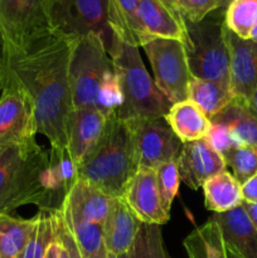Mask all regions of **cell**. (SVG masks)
I'll return each mask as SVG.
<instances>
[{"mask_svg": "<svg viewBox=\"0 0 257 258\" xmlns=\"http://www.w3.org/2000/svg\"><path fill=\"white\" fill-rule=\"evenodd\" d=\"M76 38L47 30L18 48H3V76L32 100L38 134L54 151H67V122L72 111L68 70Z\"/></svg>", "mask_w": 257, "mask_h": 258, "instance_id": "cell-1", "label": "cell"}, {"mask_svg": "<svg viewBox=\"0 0 257 258\" xmlns=\"http://www.w3.org/2000/svg\"><path fill=\"white\" fill-rule=\"evenodd\" d=\"M68 83L72 110L91 108L110 118L122 103L112 59L95 33L76 39Z\"/></svg>", "mask_w": 257, "mask_h": 258, "instance_id": "cell-2", "label": "cell"}, {"mask_svg": "<svg viewBox=\"0 0 257 258\" xmlns=\"http://www.w3.org/2000/svg\"><path fill=\"white\" fill-rule=\"evenodd\" d=\"M138 170L130 122L112 115L97 145L76 169V176L111 198H121Z\"/></svg>", "mask_w": 257, "mask_h": 258, "instance_id": "cell-3", "label": "cell"}, {"mask_svg": "<svg viewBox=\"0 0 257 258\" xmlns=\"http://www.w3.org/2000/svg\"><path fill=\"white\" fill-rule=\"evenodd\" d=\"M108 55L120 86L122 103L113 115L123 120L164 117L173 103L161 93L149 76L139 48L115 37Z\"/></svg>", "mask_w": 257, "mask_h": 258, "instance_id": "cell-4", "label": "cell"}, {"mask_svg": "<svg viewBox=\"0 0 257 258\" xmlns=\"http://www.w3.org/2000/svg\"><path fill=\"white\" fill-rule=\"evenodd\" d=\"M185 22L183 42L191 77L229 86V53L224 38V9L198 23Z\"/></svg>", "mask_w": 257, "mask_h": 258, "instance_id": "cell-5", "label": "cell"}, {"mask_svg": "<svg viewBox=\"0 0 257 258\" xmlns=\"http://www.w3.org/2000/svg\"><path fill=\"white\" fill-rule=\"evenodd\" d=\"M50 29L70 38L95 33L107 53L115 37L107 22L106 0H49Z\"/></svg>", "mask_w": 257, "mask_h": 258, "instance_id": "cell-6", "label": "cell"}, {"mask_svg": "<svg viewBox=\"0 0 257 258\" xmlns=\"http://www.w3.org/2000/svg\"><path fill=\"white\" fill-rule=\"evenodd\" d=\"M150 60L154 82L171 103L188 100L190 71L183 42L158 38L143 45Z\"/></svg>", "mask_w": 257, "mask_h": 258, "instance_id": "cell-7", "label": "cell"}, {"mask_svg": "<svg viewBox=\"0 0 257 258\" xmlns=\"http://www.w3.org/2000/svg\"><path fill=\"white\" fill-rule=\"evenodd\" d=\"M50 30L49 0H0V43L18 48Z\"/></svg>", "mask_w": 257, "mask_h": 258, "instance_id": "cell-8", "label": "cell"}, {"mask_svg": "<svg viewBox=\"0 0 257 258\" xmlns=\"http://www.w3.org/2000/svg\"><path fill=\"white\" fill-rule=\"evenodd\" d=\"M127 121L133 130L139 168L156 169L161 164L176 160L183 143L165 118L145 117Z\"/></svg>", "mask_w": 257, "mask_h": 258, "instance_id": "cell-9", "label": "cell"}, {"mask_svg": "<svg viewBox=\"0 0 257 258\" xmlns=\"http://www.w3.org/2000/svg\"><path fill=\"white\" fill-rule=\"evenodd\" d=\"M37 121L29 96L3 76L0 97V146L19 145L35 140Z\"/></svg>", "mask_w": 257, "mask_h": 258, "instance_id": "cell-10", "label": "cell"}, {"mask_svg": "<svg viewBox=\"0 0 257 258\" xmlns=\"http://www.w3.org/2000/svg\"><path fill=\"white\" fill-rule=\"evenodd\" d=\"M121 198L141 223L161 226L169 221L170 211L163 202L155 169L139 168Z\"/></svg>", "mask_w": 257, "mask_h": 258, "instance_id": "cell-11", "label": "cell"}, {"mask_svg": "<svg viewBox=\"0 0 257 258\" xmlns=\"http://www.w3.org/2000/svg\"><path fill=\"white\" fill-rule=\"evenodd\" d=\"M229 53V90L233 100L246 103L257 90V43L242 39L224 25Z\"/></svg>", "mask_w": 257, "mask_h": 258, "instance_id": "cell-12", "label": "cell"}, {"mask_svg": "<svg viewBox=\"0 0 257 258\" xmlns=\"http://www.w3.org/2000/svg\"><path fill=\"white\" fill-rule=\"evenodd\" d=\"M136 22L140 47L158 38L185 40V22L178 9L165 0H140Z\"/></svg>", "mask_w": 257, "mask_h": 258, "instance_id": "cell-13", "label": "cell"}, {"mask_svg": "<svg viewBox=\"0 0 257 258\" xmlns=\"http://www.w3.org/2000/svg\"><path fill=\"white\" fill-rule=\"evenodd\" d=\"M175 161L180 181L193 190H198L209 178L226 171L227 168L223 156L206 139L183 144Z\"/></svg>", "mask_w": 257, "mask_h": 258, "instance_id": "cell-14", "label": "cell"}, {"mask_svg": "<svg viewBox=\"0 0 257 258\" xmlns=\"http://www.w3.org/2000/svg\"><path fill=\"white\" fill-rule=\"evenodd\" d=\"M111 197L86 181H75L58 209L63 222L103 224L112 203Z\"/></svg>", "mask_w": 257, "mask_h": 258, "instance_id": "cell-15", "label": "cell"}, {"mask_svg": "<svg viewBox=\"0 0 257 258\" xmlns=\"http://www.w3.org/2000/svg\"><path fill=\"white\" fill-rule=\"evenodd\" d=\"M108 118L91 108L72 110L67 122V153L77 166L87 158L102 136Z\"/></svg>", "mask_w": 257, "mask_h": 258, "instance_id": "cell-16", "label": "cell"}, {"mask_svg": "<svg viewBox=\"0 0 257 258\" xmlns=\"http://www.w3.org/2000/svg\"><path fill=\"white\" fill-rule=\"evenodd\" d=\"M140 224L122 198H113L103 223V243L107 253L113 256L128 253Z\"/></svg>", "mask_w": 257, "mask_h": 258, "instance_id": "cell-17", "label": "cell"}, {"mask_svg": "<svg viewBox=\"0 0 257 258\" xmlns=\"http://www.w3.org/2000/svg\"><path fill=\"white\" fill-rule=\"evenodd\" d=\"M223 241L243 258H257V229L242 204L226 213L213 214Z\"/></svg>", "mask_w": 257, "mask_h": 258, "instance_id": "cell-18", "label": "cell"}, {"mask_svg": "<svg viewBox=\"0 0 257 258\" xmlns=\"http://www.w3.org/2000/svg\"><path fill=\"white\" fill-rule=\"evenodd\" d=\"M164 118L183 144L206 139L211 128V120L189 100L173 103Z\"/></svg>", "mask_w": 257, "mask_h": 258, "instance_id": "cell-19", "label": "cell"}, {"mask_svg": "<svg viewBox=\"0 0 257 258\" xmlns=\"http://www.w3.org/2000/svg\"><path fill=\"white\" fill-rule=\"evenodd\" d=\"M211 122L222 123L226 126L233 140L236 141L237 148H257V116L248 110L246 103L233 100L218 115L212 117Z\"/></svg>", "mask_w": 257, "mask_h": 258, "instance_id": "cell-20", "label": "cell"}, {"mask_svg": "<svg viewBox=\"0 0 257 258\" xmlns=\"http://www.w3.org/2000/svg\"><path fill=\"white\" fill-rule=\"evenodd\" d=\"M204 204L213 214L226 213L242 204V185L228 171H222L203 184Z\"/></svg>", "mask_w": 257, "mask_h": 258, "instance_id": "cell-21", "label": "cell"}, {"mask_svg": "<svg viewBox=\"0 0 257 258\" xmlns=\"http://www.w3.org/2000/svg\"><path fill=\"white\" fill-rule=\"evenodd\" d=\"M188 100L196 103L211 120L233 101L229 86L191 77L189 82Z\"/></svg>", "mask_w": 257, "mask_h": 258, "instance_id": "cell-22", "label": "cell"}, {"mask_svg": "<svg viewBox=\"0 0 257 258\" xmlns=\"http://www.w3.org/2000/svg\"><path fill=\"white\" fill-rule=\"evenodd\" d=\"M140 0H106L107 22L113 37L127 44L140 47L138 32V13Z\"/></svg>", "mask_w": 257, "mask_h": 258, "instance_id": "cell-23", "label": "cell"}, {"mask_svg": "<svg viewBox=\"0 0 257 258\" xmlns=\"http://www.w3.org/2000/svg\"><path fill=\"white\" fill-rule=\"evenodd\" d=\"M58 237V209H40L25 246L18 258H44L48 247Z\"/></svg>", "mask_w": 257, "mask_h": 258, "instance_id": "cell-24", "label": "cell"}, {"mask_svg": "<svg viewBox=\"0 0 257 258\" xmlns=\"http://www.w3.org/2000/svg\"><path fill=\"white\" fill-rule=\"evenodd\" d=\"M184 248L189 258H227L223 237L212 218L186 237Z\"/></svg>", "mask_w": 257, "mask_h": 258, "instance_id": "cell-25", "label": "cell"}, {"mask_svg": "<svg viewBox=\"0 0 257 258\" xmlns=\"http://www.w3.org/2000/svg\"><path fill=\"white\" fill-rule=\"evenodd\" d=\"M34 218H14L10 214H0V251L3 258H18L25 246Z\"/></svg>", "mask_w": 257, "mask_h": 258, "instance_id": "cell-26", "label": "cell"}, {"mask_svg": "<svg viewBox=\"0 0 257 258\" xmlns=\"http://www.w3.org/2000/svg\"><path fill=\"white\" fill-rule=\"evenodd\" d=\"M59 216V214H58ZM59 221L75 241L82 258H93L106 251L103 243V224Z\"/></svg>", "mask_w": 257, "mask_h": 258, "instance_id": "cell-27", "label": "cell"}, {"mask_svg": "<svg viewBox=\"0 0 257 258\" xmlns=\"http://www.w3.org/2000/svg\"><path fill=\"white\" fill-rule=\"evenodd\" d=\"M224 25L237 37L249 39L257 25V0H232L224 10Z\"/></svg>", "mask_w": 257, "mask_h": 258, "instance_id": "cell-28", "label": "cell"}, {"mask_svg": "<svg viewBox=\"0 0 257 258\" xmlns=\"http://www.w3.org/2000/svg\"><path fill=\"white\" fill-rule=\"evenodd\" d=\"M160 226L141 223L128 251V258H168Z\"/></svg>", "mask_w": 257, "mask_h": 258, "instance_id": "cell-29", "label": "cell"}, {"mask_svg": "<svg viewBox=\"0 0 257 258\" xmlns=\"http://www.w3.org/2000/svg\"><path fill=\"white\" fill-rule=\"evenodd\" d=\"M226 165L232 169V175L239 184H244L249 178L257 174V148L241 146L229 150L223 155Z\"/></svg>", "mask_w": 257, "mask_h": 258, "instance_id": "cell-30", "label": "cell"}, {"mask_svg": "<svg viewBox=\"0 0 257 258\" xmlns=\"http://www.w3.org/2000/svg\"><path fill=\"white\" fill-rule=\"evenodd\" d=\"M155 173L163 202L166 209L170 211L171 203L178 194L179 184H180V176H179L176 161L174 160L161 164L155 169Z\"/></svg>", "mask_w": 257, "mask_h": 258, "instance_id": "cell-31", "label": "cell"}, {"mask_svg": "<svg viewBox=\"0 0 257 258\" xmlns=\"http://www.w3.org/2000/svg\"><path fill=\"white\" fill-rule=\"evenodd\" d=\"M176 9L183 19L198 23L216 10H226V5L224 0H178Z\"/></svg>", "mask_w": 257, "mask_h": 258, "instance_id": "cell-32", "label": "cell"}, {"mask_svg": "<svg viewBox=\"0 0 257 258\" xmlns=\"http://www.w3.org/2000/svg\"><path fill=\"white\" fill-rule=\"evenodd\" d=\"M206 140L222 156L228 153L229 150H232V149L237 148L236 141L233 140L232 135L229 134L228 128L222 125V123L211 122V128L207 134Z\"/></svg>", "mask_w": 257, "mask_h": 258, "instance_id": "cell-33", "label": "cell"}, {"mask_svg": "<svg viewBox=\"0 0 257 258\" xmlns=\"http://www.w3.org/2000/svg\"><path fill=\"white\" fill-rule=\"evenodd\" d=\"M58 241H59L60 243H62V246L67 249L71 258H82L77 246H76L75 241H73L72 237L70 236V233H68L63 227H60V229H58Z\"/></svg>", "mask_w": 257, "mask_h": 258, "instance_id": "cell-34", "label": "cell"}, {"mask_svg": "<svg viewBox=\"0 0 257 258\" xmlns=\"http://www.w3.org/2000/svg\"><path fill=\"white\" fill-rule=\"evenodd\" d=\"M242 198L246 203H257V174L242 184Z\"/></svg>", "mask_w": 257, "mask_h": 258, "instance_id": "cell-35", "label": "cell"}, {"mask_svg": "<svg viewBox=\"0 0 257 258\" xmlns=\"http://www.w3.org/2000/svg\"><path fill=\"white\" fill-rule=\"evenodd\" d=\"M242 207L244 208L246 213L248 214L254 228L257 229V203H246V202H242Z\"/></svg>", "mask_w": 257, "mask_h": 258, "instance_id": "cell-36", "label": "cell"}, {"mask_svg": "<svg viewBox=\"0 0 257 258\" xmlns=\"http://www.w3.org/2000/svg\"><path fill=\"white\" fill-rule=\"evenodd\" d=\"M60 254V243L58 241V237L54 242L50 243V246L48 247V251L45 253L44 258H59Z\"/></svg>", "mask_w": 257, "mask_h": 258, "instance_id": "cell-37", "label": "cell"}, {"mask_svg": "<svg viewBox=\"0 0 257 258\" xmlns=\"http://www.w3.org/2000/svg\"><path fill=\"white\" fill-rule=\"evenodd\" d=\"M246 106L254 116H257V90L254 91L253 95H252L251 97H249V100L247 101Z\"/></svg>", "mask_w": 257, "mask_h": 258, "instance_id": "cell-38", "label": "cell"}, {"mask_svg": "<svg viewBox=\"0 0 257 258\" xmlns=\"http://www.w3.org/2000/svg\"><path fill=\"white\" fill-rule=\"evenodd\" d=\"M226 254H227V258H243L241 254L237 253L233 248H231L229 246H227V244H226Z\"/></svg>", "mask_w": 257, "mask_h": 258, "instance_id": "cell-39", "label": "cell"}, {"mask_svg": "<svg viewBox=\"0 0 257 258\" xmlns=\"http://www.w3.org/2000/svg\"><path fill=\"white\" fill-rule=\"evenodd\" d=\"M3 93V48L0 43V97Z\"/></svg>", "mask_w": 257, "mask_h": 258, "instance_id": "cell-40", "label": "cell"}, {"mask_svg": "<svg viewBox=\"0 0 257 258\" xmlns=\"http://www.w3.org/2000/svg\"><path fill=\"white\" fill-rule=\"evenodd\" d=\"M60 243V242H59ZM59 258H71L70 253H68L67 249L65 248V247L62 246V243H60V254H59Z\"/></svg>", "mask_w": 257, "mask_h": 258, "instance_id": "cell-41", "label": "cell"}, {"mask_svg": "<svg viewBox=\"0 0 257 258\" xmlns=\"http://www.w3.org/2000/svg\"><path fill=\"white\" fill-rule=\"evenodd\" d=\"M249 40H252V42H256L257 43V25L253 28V29H252L251 34H249Z\"/></svg>", "mask_w": 257, "mask_h": 258, "instance_id": "cell-42", "label": "cell"}, {"mask_svg": "<svg viewBox=\"0 0 257 258\" xmlns=\"http://www.w3.org/2000/svg\"><path fill=\"white\" fill-rule=\"evenodd\" d=\"M108 257H110V258H128V253L118 254V256H113V254H110V253H108Z\"/></svg>", "mask_w": 257, "mask_h": 258, "instance_id": "cell-43", "label": "cell"}, {"mask_svg": "<svg viewBox=\"0 0 257 258\" xmlns=\"http://www.w3.org/2000/svg\"><path fill=\"white\" fill-rule=\"evenodd\" d=\"M93 258H110V257H108L107 251H103V252H101V253L98 254V256H96V257H93Z\"/></svg>", "mask_w": 257, "mask_h": 258, "instance_id": "cell-44", "label": "cell"}, {"mask_svg": "<svg viewBox=\"0 0 257 258\" xmlns=\"http://www.w3.org/2000/svg\"><path fill=\"white\" fill-rule=\"evenodd\" d=\"M165 2H168L169 4H171L173 7L176 8V3H178V0H165Z\"/></svg>", "mask_w": 257, "mask_h": 258, "instance_id": "cell-45", "label": "cell"}, {"mask_svg": "<svg viewBox=\"0 0 257 258\" xmlns=\"http://www.w3.org/2000/svg\"><path fill=\"white\" fill-rule=\"evenodd\" d=\"M231 2H232V0H224V5H226V8L228 7L229 3H231Z\"/></svg>", "mask_w": 257, "mask_h": 258, "instance_id": "cell-46", "label": "cell"}, {"mask_svg": "<svg viewBox=\"0 0 257 258\" xmlns=\"http://www.w3.org/2000/svg\"><path fill=\"white\" fill-rule=\"evenodd\" d=\"M0 258H3V256H2V251H0Z\"/></svg>", "mask_w": 257, "mask_h": 258, "instance_id": "cell-47", "label": "cell"}, {"mask_svg": "<svg viewBox=\"0 0 257 258\" xmlns=\"http://www.w3.org/2000/svg\"><path fill=\"white\" fill-rule=\"evenodd\" d=\"M168 258H170V257H168Z\"/></svg>", "mask_w": 257, "mask_h": 258, "instance_id": "cell-48", "label": "cell"}]
</instances>
